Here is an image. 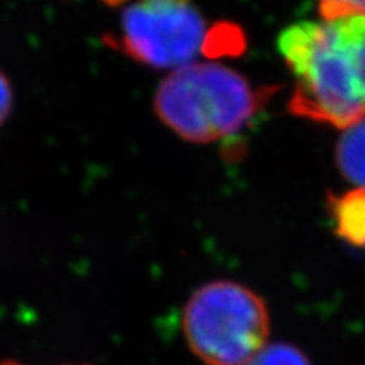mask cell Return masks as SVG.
I'll use <instances>...</instances> for the list:
<instances>
[{
	"instance_id": "7",
	"label": "cell",
	"mask_w": 365,
	"mask_h": 365,
	"mask_svg": "<svg viewBox=\"0 0 365 365\" xmlns=\"http://www.w3.org/2000/svg\"><path fill=\"white\" fill-rule=\"evenodd\" d=\"M245 365H313L307 355L289 344H267Z\"/></svg>"
},
{
	"instance_id": "6",
	"label": "cell",
	"mask_w": 365,
	"mask_h": 365,
	"mask_svg": "<svg viewBox=\"0 0 365 365\" xmlns=\"http://www.w3.org/2000/svg\"><path fill=\"white\" fill-rule=\"evenodd\" d=\"M336 164L346 180L365 190V118L344 130L336 144Z\"/></svg>"
},
{
	"instance_id": "2",
	"label": "cell",
	"mask_w": 365,
	"mask_h": 365,
	"mask_svg": "<svg viewBox=\"0 0 365 365\" xmlns=\"http://www.w3.org/2000/svg\"><path fill=\"white\" fill-rule=\"evenodd\" d=\"M272 90H255L245 76L217 63H191L158 86L154 110L166 127L196 144L239 134Z\"/></svg>"
},
{
	"instance_id": "8",
	"label": "cell",
	"mask_w": 365,
	"mask_h": 365,
	"mask_svg": "<svg viewBox=\"0 0 365 365\" xmlns=\"http://www.w3.org/2000/svg\"><path fill=\"white\" fill-rule=\"evenodd\" d=\"M322 19L340 16H365V2H325L319 6Z\"/></svg>"
},
{
	"instance_id": "4",
	"label": "cell",
	"mask_w": 365,
	"mask_h": 365,
	"mask_svg": "<svg viewBox=\"0 0 365 365\" xmlns=\"http://www.w3.org/2000/svg\"><path fill=\"white\" fill-rule=\"evenodd\" d=\"M208 38L207 22L191 4L149 0L122 7L107 44L145 66L175 71L207 51Z\"/></svg>"
},
{
	"instance_id": "1",
	"label": "cell",
	"mask_w": 365,
	"mask_h": 365,
	"mask_svg": "<svg viewBox=\"0 0 365 365\" xmlns=\"http://www.w3.org/2000/svg\"><path fill=\"white\" fill-rule=\"evenodd\" d=\"M294 75L289 110L345 130L365 118V16L286 27L277 39Z\"/></svg>"
},
{
	"instance_id": "10",
	"label": "cell",
	"mask_w": 365,
	"mask_h": 365,
	"mask_svg": "<svg viewBox=\"0 0 365 365\" xmlns=\"http://www.w3.org/2000/svg\"><path fill=\"white\" fill-rule=\"evenodd\" d=\"M0 365H24V364L17 362V360H2V362H0Z\"/></svg>"
},
{
	"instance_id": "3",
	"label": "cell",
	"mask_w": 365,
	"mask_h": 365,
	"mask_svg": "<svg viewBox=\"0 0 365 365\" xmlns=\"http://www.w3.org/2000/svg\"><path fill=\"white\" fill-rule=\"evenodd\" d=\"M269 313L249 287L215 281L196 289L182 313L190 350L207 365H245L269 344Z\"/></svg>"
},
{
	"instance_id": "5",
	"label": "cell",
	"mask_w": 365,
	"mask_h": 365,
	"mask_svg": "<svg viewBox=\"0 0 365 365\" xmlns=\"http://www.w3.org/2000/svg\"><path fill=\"white\" fill-rule=\"evenodd\" d=\"M328 212L336 235L354 247L365 249V190L328 195Z\"/></svg>"
},
{
	"instance_id": "9",
	"label": "cell",
	"mask_w": 365,
	"mask_h": 365,
	"mask_svg": "<svg viewBox=\"0 0 365 365\" xmlns=\"http://www.w3.org/2000/svg\"><path fill=\"white\" fill-rule=\"evenodd\" d=\"M12 102H14L12 86L9 83L7 76L0 71V125L7 120L9 115H11Z\"/></svg>"
}]
</instances>
